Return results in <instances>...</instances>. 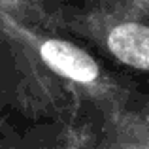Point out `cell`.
I'll list each match as a JSON object with an SVG mask.
<instances>
[{
  "label": "cell",
  "mask_w": 149,
  "mask_h": 149,
  "mask_svg": "<svg viewBox=\"0 0 149 149\" xmlns=\"http://www.w3.org/2000/svg\"><path fill=\"white\" fill-rule=\"evenodd\" d=\"M42 57L53 70L66 77H72L76 81H93L98 76V68L96 62L77 49L76 45L68 44V42L61 40H49L42 45Z\"/></svg>",
  "instance_id": "1"
},
{
  "label": "cell",
  "mask_w": 149,
  "mask_h": 149,
  "mask_svg": "<svg viewBox=\"0 0 149 149\" xmlns=\"http://www.w3.org/2000/svg\"><path fill=\"white\" fill-rule=\"evenodd\" d=\"M111 53L134 68L146 70L149 64V30L143 25L125 23L111 30L108 38Z\"/></svg>",
  "instance_id": "2"
}]
</instances>
